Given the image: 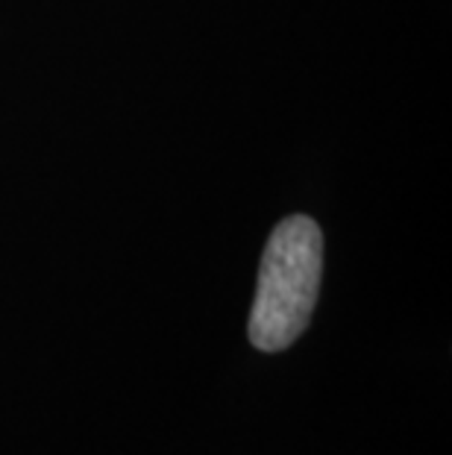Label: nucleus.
<instances>
[{"instance_id":"f257e3e1","label":"nucleus","mask_w":452,"mask_h":455,"mask_svg":"<svg viewBox=\"0 0 452 455\" xmlns=\"http://www.w3.org/2000/svg\"><path fill=\"white\" fill-rule=\"evenodd\" d=\"M323 270V235L312 218H285L265 247L258 291L250 312V341L265 353L291 347L305 332Z\"/></svg>"}]
</instances>
